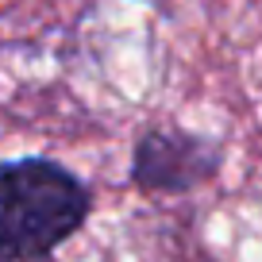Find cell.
Instances as JSON below:
<instances>
[{"label": "cell", "instance_id": "3", "mask_svg": "<svg viewBox=\"0 0 262 262\" xmlns=\"http://www.w3.org/2000/svg\"><path fill=\"white\" fill-rule=\"evenodd\" d=\"M16 262H54V254H42V258H16Z\"/></svg>", "mask_w": 262, "mask_h": 262}, {"label": "cell", "instance_id": "1", "mask_svg": "<svg viewBox=\"0 0 262 262\" xmlns=\"http://www.w3.org/2000/svg\"><path fill=\"white\" fill-rule=\"evenodd\" d=\"M93 212V189L42 155L0 162V262L42 258L74 239Z\"/></svg>", "mask_w": 262, "mask_h": 262}, {"label": "cell", "instance_id": "2", "mask_svg": "<svg viewBox=\"0 0 262 262\" xmlns=\"http://www.w3.org/2000/svg\"><path fill=\"white\" fill-rule=\"evenodd\" d=\"M224 155L220 143L178 127H155L135 143L131 181L143 193H193L216 178Z\"/></svg>", "mask_w": 262, "mask_h": 262}]
</instances>
